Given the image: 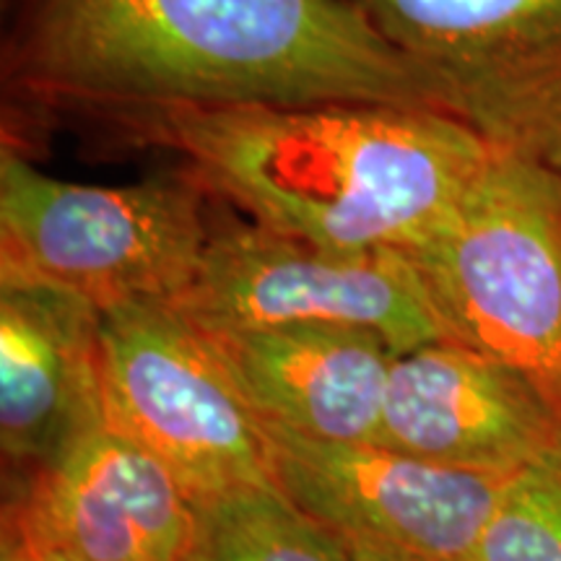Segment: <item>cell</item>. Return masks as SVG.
<instances>
[{
  "instance_id": "1",
  "label": "cell",
  "mask_w": 561,
  "mask_h": 561,
  "mask_svg": "<svg viewBox=\"0 0 561 561\" xmlns=\"http://www.w3.org/2000/svg\"><path fill=\"white\" fill-rule=\"evenodd\" d=\"M0 96L3 146L30 157L34 133L89 125L133 144L180 110H439L348 0H0Z\"/></svg>"
},
{
  "instance_id": "2",
  "label": "cell",
  "mask_w": 561,
  "mask_h": 561,
  "mask_svg": "<svg viewBox=\"0 0 561 561\" xmlns=\"http://www.w3.org/2000/svg\"><path fill=\"white\" fill-rule=\"evenodd\" d=\"M250 221L331 252L413 250L491 157L468 125L380 102L180 110L140 130Z\"/></svg>"
},
{
  "instance_id": "3",
  "label": "cell",
  "mask_w": 561,
  "mask_h": 561,
  "mask_svg": "<svg viewBox=\"0 0 561 561\" xmlns=\"http://www.w3.org/2000/svg\"><path fill=\"white\" fill-rule=\"evenodd\" d=\"M214 201L187 170L121 187L81 185L0 146V273L47 280L100 310L180 305L206 257Z\"/></svg>"
},
{
  "instance_id": "4",
  "label": "cell",
  "mask_w": 561,
  "mask_h": 561,
  "mask_svg": "<svg viewBox=\"0 0 561 561\" xmlns=\"http://www.w3.org/2000/svg\"><path fill=\"white\" fill-rule=\"evenodd\" d=\"M409 255L450 339L528 377L561 419V172L491 149L450 219Z\"/></svg>"
},
{
  "instance_id": "5",
  "label": "cell",
  "mask_w": 561,
  "mask_h": 561,
  "mask_svg": "<svg viewBox=\"0 0 561 561\" xmlns=\"http://www.w3.org/2000/svg\"><path fill=\"white\" fill-rule=\"evenodd\" d=\"M104 421L151 453L198 504L276 483L263 426L219 346L174 301L102 310Z\"/></svg>"
},
{
  "instance_id": "6",
  "label": "cell",
  "mask_w": 561,
  "mask_h": 561,
  "mask_svg": "<svg viewBox=\"0 0 561 561\" xmlns=\"http://www.w3.org/2000/svg\"><path fill=\"white\" fill-rule=\"evenodd\" d=\"M491 149L561 172V0H348Z\"/></svg>"
},
{
  "instance_id": "7",
  "label": "cell",
  "mask_w": 561,
  "mask_h": 561,
  "mask_svg": "<svg viewBox=\"0 0 561 561\" xmlns=\"http://www.w3.org/2000/svg\"><path fill=\"white\" fill-rule=\"evenodd\" d=\"M180 307L210 333L348 325L380 333L396 356L453 341L405 250L331 252L214 210L198 280Z\"/></svg>"
},
{
  "instance_id": "8",
  "label": "cell",
  "mask_w": 561,
  "mask_h": 561,
  "mask_svg": "<svg viewBox=\"0 0 561 561\" xmlns=\"http://www.w3.org/2000/svg\"><path fill=\"white\" fill-rule=\"evenodd\" d=\"M261 419V416H257ZM273 481L348 551L471 561L504 479L377 442H325L261 419Z\"/></svg>"
},
{
  "instance_id": "9",
  "label": "cell",
  "mask_w": 561,
  "mask_h": 561,
  "mask_svg": "<svg viewBox=\"0 0 561 561\" xmlns=\"http://www.w3.org/2000/svg\"><path fill=\"white\" fill-rule=\"evenodd\" d=\"M377 445L458 471L517 473L561 442V419L528 377L460 341L396 356Z\"/></svg>"
},
{
  "instance_id": "10",
  "label": "cell",
  "mask_w": 561,
  "mask_h": 561,
  "mask_svg": "<svg viewBox=\"0 0 561 561\" xmlns=\"http://www.w3.org/2000/svg\"><path fill=\"white\" fill-rule=\"evenodd\" d=\"M9 515L83 561H193L198 510L167 466L102 424L34 473Z\"/></svg>"
},
{
  "instance_id": "11",
  "label": "cell",
  "mask_w": 561,
  "mask_h": 561,
  "mask_svg": "<svg viewBox=\"0 0 561 561\" xmlns=\"http://www.w3.org/2000/svg\"><path fill=\"white\" fill-rule=\"evenodd\" d=\"M104 421L102 310L47 280L0 273V445L34 473Z\"/></svg>"
},
{
  "instance_id": "12",
  "label": "cell",
  "mask_w": 561,
  "mask_h": 561,
  "mask_svg": "<svg viewBox=\"0 0 561 561\" xmlns=\"http://www.w3.org/2000/svg\"><path fill=\"white\" fill-rule=\"evenodd\" d=\"M206 333L261 419L312 439H377L396 362L380 333L348 325Z\"/></svg>"
},
{
  "instance_id": "13",
  "label": "cell",
  "mask_w": 561,
  "mask_h": 561,
  "mask_svg": "<svg viewBox=\"0 0 561 561\" xmlns=\"http://www.w3.org/2000/svg\"><path fill=\"white\" fill-rule=\"evenodd\" d=\"M193 561H354L278 483H252L195 504Z\"/></svg>"
},
{
  "instance_id": "14",
  "label": "cell",
  "mask_w": 561,
  "mask_h": 561,
  "mask_svg": "<svg viewBox=\"0 0 561 561\" xmlns=\"http://www.w3.org/2000/svg\"><path fill=\"white\" fill-rule=\"evenodd\" d=\"M471 561H561V442L504 479Z\"/></svg>"
},
{
  "instance_id": "15",
  "label": "cell",
  "mask_w": 561,
  "mask_h": 561,
  "mask_svg": "<svg viewBox=\"0 0 561 561\" xmlns=\"http://www.w3.org/2000/svg\"><path fill=\"white\" fill-rule=\"evenodd\" d=\"M5 523H9L11 528L19 533V538H21V543H24L26 557H30V561H83L79 557H73V553L58 549V546L42 541V538H37L34 533L26 530L24 525L16 520V517L9 515V512H5Z\"/></svg>"
},
{
  "instance_id": "16",
  "label": "cell",
  "mask_w": 561,
  "mask_h": 561,
  "mask_svg": "<svg viewBox=\"0 0 561 561\" xmlns=\"http://www.w3.org/2000/svg\"><path fill=\"white\" fill-rule=\"evenodd\" d=\"M0 561H30L24 543H21V538H19V533L13 530L9 523H3V546H0Z\"/></svg>"
},
{
  "instance_id": "17",
  "label": "cell",
  "mask_w": 561,
  "mask_h": 561,
  "mask_svg": "<svg viewBox=\"0 0 561 561\" xmlns=\"http://www.w3.org/2000/svg\"><path fill=\"white\" fill-rule=\"evenodd\" d=\"M354 561H411V559H398V557H382V553H367V551H348Z\"/></svg>"
}]
</instances>
